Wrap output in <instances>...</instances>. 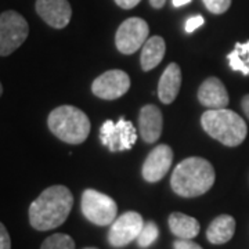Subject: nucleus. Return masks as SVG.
<instances>
[{
	"instance_id": "nucleus-18",
	"label": "nucleus",
	"mask_w": 249,
	"mask_h": 249,
	"mask_svg": "<svg viewBox=\"0 0 249 249\" xmlns=\"http://www.w3.org/2000/svg\"><path fill=\"white\" fill-rule=\"evenodd\" d=\"M169 229L180 240H193L199 234V223L196 219L180 212L169 216Z\"/></svg>"
},
{
	"instance_id": "nucleus-20",
	"label": "nucleus",
	"mask_w": 249,
	"mask_h": 249,
	"mask_svg": "<svg viewBox=\"0 0 249 249\" xmlns=\"http://www.w3.org/2000/svg\"><path fill=\"white\" fill-rule=\"evenodd\" d=\"M40 249H75V241L67 234H53L46 238Z\"/></svg>"
},
{
	"instance_id": "nucleus-14",
	"label": "nucleus",
	"mask_w": 249,
	"mask_h": 249,
	"mask_svg": "<svg viewBox=\"0 0 249 249\" xmlns=\"http://www.w3.org/2000/svg\"><path fill=\"white\" fill-rule=\"evenodd\" d=\"M162 124H163V118L160 108L152 104L144 106L142 108L139 115V130L144 142L148 144L157 142L162 133Z\"/></svg>"
},
{
	"instance_id": "nucleus-10",
	"label": "nucleus",
	"mask_w": 249,
	"mask_h": 249,
	"mask_svg": "<svg viewBox=\"0 0 249 249\" xmlns=\"http://www.w3.org/2000/svg\"><path fill=\"white\" fill-rule=\"evenodd\" d=\"M130 89V78L121 70H111L100 75L91 85L94 96L103 100H116Z\"/></svg>"
},
{
	"instance_id": "nucleus-22",
	"label": "nucleus",
	"mask_w": 249,
	"mask_h": 249,
	"mask_svg": "<svg viewBox=\"0 0 249 249\" xmlns=\"http://www.w3.org/2000/svg\"><path fill=\"white\" fill-rule=\"evenodd\" d=\"M206 9L212 14H223L231 6V0H204Z\"/></svg>"
},
{
	"instance_id": "nucleus-13",
	"label": "nucleus",
	"mask_w": 249,
	"mask_h": 249,
	"mask_svg": "<svg viewBox=\"0 0 249 249\" xmlns=\"http://www.w3.org/2000/svg\"><path fill=\"white\" fill-rule=\"evenodd\" d=\"M198 100L202 106L208 107L209 109L226 108L230 101L229 93L222 83V80L214 76L204 80V83L198 90Z\"/></svg>"
},
{
	"instance_id": "nucleus-27",
	"label": "nucleus",
	"mask_w": 249,
	"mask_h": 249,
	"mask_svg": "<svg viewBox=\"0 0 249 249\" xmlns=\"http://www.w3.org/2000/svg\"><path fill=\"white\" fill-rule=\"evenodd\" d=\"M241 106H242V109H244L245 115L248 116V119H249V94H247L245 97L242 98V101H241Z\"/></svg>"
},
{
	"instance_id": "nucleus-29",
	"label": "nucleus",
	"mask_w": 249,
	"mask_h": 249,
	"mask_svg": "<svg viewBox=\"0 0 249 249\" xmlns=\"http://www.w3.org/2000/svg\"><path fill=\"white\" fill-rule=\"evenodd\" d=\"M191 0H172V3H173V6L175 7H181V6H184L187 3H190Z\"/></svg>"
},
{
	"instance_id": "nucleus-2",
	"label": "nucleus",
	"mask_w": 249,
	"mask_h": 249,
	"mask_svg": "<svg viewBox=\"0 0 249 249\" xmlns=\"http://www.w3.org/2000/svg\"><path fill=\"white\" fill-rule=\"evenodd\" d=\"M214 178V169L209 160L191 157L181 160L175 168L170 186L178 196L196 198L212 188Z\"/></svg>"
},
{
	"instance_id": "nucleus-19",
	"label": "nucleus",
	"mask_w": 249,
	"mask_h": 249,
	"mask_svg": "<svg viewBox=\"0 0 249 249\" xmlns=\"http://www.w3.org/2000/svg\"><path fill=\"white\" fill-rule=\"evenodd\" d=\"M232 71L249 75V40L245 43H237L234 50L227 55Z\"/></svg>"
},
{
	"instance_id": "nucleus-24",
	"label": "nucleus",
	"mask_w": 249,
	"mask_h": 249,
	"mask_svg": "<svg viewBox=\"0 0 249 249\" xmlns=\"http://www.w3.org/2000/svg\"><path fill=\"white\" fill-rule=\"evenodd\" d=\"M0 249H11V240L4 224L0 223Z\"/></svg>"
},
{
	"instance_id": "nucleus-16",
	"label": "nucleus",
	"mask_w": 249,
	"mask_h": 249,
	"mask_svg": "<svg viewBox=\"0 0 249 249\" xmlns=\"http://www.w3.org/2000/svg\"><path fill=\"white\" fill-rule=\"evenodd\" d=\"M235 232V220L230 214H220L209 224L206 238L211 244L222 245L231 240Z\"/></svg>"
},
{
	"instance_id": "nucleus-9",
	"label": "nucleus",
	"mask_w": 249,
	"mask_h": 249,
	"mask_svg": "<svg viewBox=\"0 0 249 249\" xmlns=\"http://www.w3.org/2000/svg\"><path fill=\"white\" fill-rule=\"evenodd\" d=\"M142 227H144V220L142 214L137 212H126L115 219L111 224V229L108 232V241L115 248L126 247L132 241L137 240Z\"/></svg>"
},
{
	"instance_id": "nucleus-12",
	"label": "nucleus",
	"mask_w": 249,
	"mask_h": 249,
	"mask_svg": "<svg viewBox=\"0 0 249 249\" xmlns=\"http://www.w3.org/2000/svg\"><path fill=\"white\" fill-rule=\"evenodd\" d=\"M36 11L46 24L55 29L65 28L71 21L72 9L68 0H36Z\"/></svg>"
},
{
	"instance_id": "nucleus-11",
	"label": "nucleus",
	"mask_w": 249,
	"mask_h": 249,
	"mask_svg": "<svg viewBox=\"0 0 249 249\" xmlns=\"http://www.w3.org/2000/svg\"><path fill=\"white\" fill-rule=\"evenodd\" d=\"M173 160V151L169 145L160 144L152 150L142 163V178L148 183H157L169 172Z\"/></svg>"
},
{
	"instance_id": "nucleus-28",
	"label": "nucleus",
	"mask_w": 249,
	"mask_h": 249,
	"mask_svg": "<svg viewBox=\"0 0 249 249\" xmlns=\"http://www.w3.org/2000/svg\"><path fill=\"white\" fill-rule=\"evenodd\" d=\"M151 6L154 9H162L166 3V0H150Z\"/></svg>"
},
{
	"instance_id": "nucleus-7",
	"label": "nucleus",
	"mask_w": 249,
	"mask_h": 249,
	"mask_svg": "<svg viewBox=\"0 0 249 249\" xmlns=\"http://www.w3.org/2000/svg\"><path fill=\"white\" fill-rule=\"evenodd\" d=\"M100 137L111 152L127 151L137 142V132L132 122L119 118L118 122L106 121L100 129Z\"/></svg>"
},
{
	"instance_id": "nucleus-26",
	"label": "nucleus",
	"mask_w": 249,
	"mask_h": 249,
	"mask_svg": "<svg viewBox=\"0 0 249 249\" xmlns=\"http://www.w3.org/2000/svg\"><path fill=\"white\" fill-rule=\"evenodd\" d=\"M140 1H142V0H115L116 4L124 10L133 9V7H136Z\"/></svg>"
},
{
	"instance_id": "nucleus-15",
	"label": "nucleus",
	"mask_w": 249,
	"mask_h": 249,
	"mask_svg": "<svg viewBox=\"0 0 249 249\" xmlns=\"http://www.w3.org/2000/svg\"><path fill=\"white\" fill-rule=\"evenodd\" d=\"M181 86V71L176 62H172L163 71L158 85V97L163 104L173 103Z\"/></svg>"
},
{
	"instance_id": "nucleus-5",
	"label": "nucleus",
	"mask_w": 249,
	"mask_h": 249,
	"mask_svg": "<svg viewBox=\"0 0 249 249\" xmlns=\"http://www.w3.org/2000/svg\"><path fill=\"white\" fill-rule=\"evenodd\" d=\"M82 213L96 226H109L116 219L118 205L111 198L96 190H85L82 194Z\"/></svg>"
},
{
	"instance_id": "nucleus-23",
	"label": "nucleus",
	"mask_w": 249,
	"mask_h": 249,
	"mask_svg": "<svg viewBox=\"0 0 249 249\" xmlns=\"http://www.w3.org/2000/svg\"><path fill=\"white\" fill-rule=\"evenodd\" d=\"M202 25H204V18L201 17V16L188 18L186 22V32L187 34H191V32H194L196 29L202 27Z\"/></svg>"
},
{
	"instance_id": "nucleus-21",
	"label": "nucleus",
	"mask_w": 249,
	"mask_h": 249,
	"mask_svg": "<svg viewBox=\"0 0 249 249\" xmlns=\"http://www.w3.org/2000/svg\"><path fill=\"white\" fill-rule=\"evenodd\" d=\"M160 235V230H158V226L154 222H147L144 223V227H142L140 235L137 237V244L140 248H148L150 245H152L157 238Z\"/></svg>"
},
{
	"instance_id": "nucleus-17",
	"label": "nucleus",
	"mask_w": 249,
	"mask_h": 249,
	"mask_svg": "<svg viewBox=\"0 0 249 249\" xmlns=\"http://www.w3.org/2000/svg\"><path fill=\"white\" fill-rule=\"evenodd\" d=\"M165 50H166V45L163 37L152 36L147 39V42L142 46V57H140L142 71H151L157 65H160V61L163 60Z\"/></svg>"
},
{
	"instance_id": "nucleus-8",
	"label": "nucleus",
	"mask_w": 249,
	"mask_h": 249,
	"mask_svg": "<svg viewBox=\"0 0 249 249\" xmlns=\"http://www.w3.org/2000/svg\"><path fill=\"white\" fill-rule=\"evenodd\" d=\"M150 28L142 18H129L124 21L115 35L116 49L124 54H133L142 49L148 39Z\"/></svg>"
},
{
	"instance_id": "nucleus-4",
	"label": "nucleus",
	"mask_w": 249,
	"mask_h": 249,
	"mask_svg": "<svg viewBox=\"0 0 249 249\" xmlns=\"http://www.w3.org/2000/svg\"><path fill=\"white\" fill-rule=\"evenodd\" d=\"M50 132L68 144H82L89 137L91 124L88 115L73 106H61L50 112L47 118Z\"/></svg>"
},
{
	"instance_id": "nucleus-31",
	"label": "nucleus",
	"mask_w": 249,
	"mask_h": 249,
	"mask_svg": "<svg viewBox=\"0 0 249 249\" xmlns=\"http://www.w3.org/2000/svg\"><path fill=\"white\" fill-rule=\"evenodd\" d=\"M85 249H97V248H85Z\"/></svg>"
},
{
	"instance_id": "nucleus-3",
	"label": "nucleus",
	"mask_w": 249,
	"mask_h": 249,
	"mask_svg": "<svg viewBox=\"0 0 249 249\" xmlns=\"http://www.w3.org/2000/svg\"><path fill=\"white\" fill-rule=\"evenodd\" d=\"M201 124L212 139L227 147L240 145L248 134L245 121L227 108L208 109L201 116Z\"/></svg>"
},
{
	"instance_id": "nucleus-25",
	"label": "nucleus",
	"mask_w": 249,
	"mask_h": 249,
	"mask_svg": "<svg viewBox=\"0 0 249 249\" xmlns=\"http://www.w3.org/2000/svg\"><path fill=\"white\" fill-rule=\"evenodd\" d=\"M173 248L175 249H202L198 244L193 242L191 240H180L175 241L173 244Z\"/></svg>"
},
{
	"instance_id": "nucleus-30",
	"label": "nucleus",
	"mask_w": 249,
	"mask_h": 249,
	"mask_svg": "<svg viewBox=\"0 0 249 249\" xmlns=\"http://www.w3.org/2000/svg\"><path fill=\"white\" fill-rule=\"evenodd\" d=\"M3 94V86H1V83H0V96Z\"/></svg>"
},
{
	"instance_id": "nucleus-1",
	"label": "nucleus",
	"mask_w": 249,
	"mask_h": 249,
	"mask_svg": "<svg viewBox=\"0 0 249 249\" xmlns=\"http://www.w3.org/2000/svg\"><path fill=\"white\" fill-rule=\"evenodd\" d=\"M72 206L73 196L67 187H49L29 206V223L37 231L53 230L67 220Z\"/></svg>"
},
{
	"instance_id": "nucleus-6",
	"label": "nucleus",
	"mask_w": 249,
	"mask_h": 249,
	"mask_svg": "<svg viewBox=\"0 0 249 249\" xmlns=\"http://www.w3.org/2000/svg\"><path fill=\"white\" fill-rule=\"evenodd\" d=\"M28 34L27 19L17 11L0 14V55L6 57L14 53L27 40Z\"/></svg>"
}]
</instances>
